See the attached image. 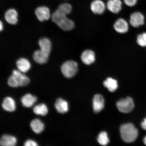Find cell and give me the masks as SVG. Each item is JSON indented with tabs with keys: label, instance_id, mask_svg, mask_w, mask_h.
Wrapping results in <instances>:
<instances>
[{
	"label": "cell",
	"instance_id": "1",
	"mask_svg": "<svg viewBox=\"0 0 146 146\" xmlns=\"http://www.w3.org/2000/svg\"><path fill=\"white\" fill-rule=\"evenodd\" d=\"M67 15L57 9L53 13L52 19L60 28L65 31H69L74 28L75 24L72 20L67 18Z\"/></svg>",
	"mask_w": 146,
	"mask_h": 146
},
{
	"label": "cell",
	"instance_id": "2",
	"mask_svg": "<svg viewBox=\"0 0 146 146\" xmlns=\"http://www.w3.org/2000/svg\"><path fill=\"white\" fill-rule=\"evenodd\" d=\"M120 133L122 139L127 143L134 142L137 138L138 131L131 123H127L120 127Z\"/></svg>",
	"mask_w": 146,
	"mask_h": 146
},
{
	"label": "cell",
	"instance_id": "3",
	"mask_svg": "<svg viewBox=\"0 0 146 146\" xmlns=\"http://www.w3.org/2000/svg\"><path fill=\"white\" fill-rule=\"evenodd\" d=\"M29 78L19 70H14L12 74L9 77L8 84L9 86L13 88L23 87L29 84Z\"/></svg>",
	"mask_w": 146,
	"mask_h": 146
},
{
	"label": "cell",
	"instance_id": "4",
	"mask_svg": "<svg viewBox=\"0 0 146 146\" xmlns=\"http://www.w3.org/2000/svg\"><path fill=\"white\" fill-rule=\"evenodd\" d=\"M61 69L62 74L65 77L68 78H72L78 72V64L73 60H69L62 64Z\"/></svg>",
	"mask_w": 146,
	"mask_h": 146
},
{
	"label": "cell",
	"instance_id": "5",
	"mask_svg": "<svg viewBox=\"0 0 146 146\" xmlns=\"http://www.w3.org/2000/svg\"><path fill=\"white\" fill-rule=\"evenodd\" d=\"M116 105L118 110L123 113L130 112L134 108V101L130 97L119 100L117 103Z\"/></svg>",
	"mask_w": 146,
	"mask_h": 146
},
{
	"label": "cell",
	"instance_id": "6",
	"mask_svg": "<svg viewBox=\"0 0 146 146\" xmlns=\"http://www.w3.org/2000/svg\"><path fill=\"white\" fill-rule=\"evenodd\" d=\"M35 14L38 20L41 22L47 21L51 16L50 9L44 6L38 7L35 10Z\"/></svg>",
	"mask_w": 146,
	"mask_h": 146
},
{
	"label": "cell",
	"instance_id": "7",
	"mask_svg": "<svg viewBox=\"0 0 146 146\" xmlns=\"http://www.w3.org/2000/svg\"><path fill=\"white\" fill-rule=\"evenodd\" d=\"M129 22L134 27H138L143 25L145 23V17L140 12H135L131 15Z\"/></svg>",
	"mask_w": 146,
	"mask_h": 146
},
{
	"label": "cell",
	"instance_id": "8",
	"mask_svg": "<svg viewBox=\"0 0 146 146\" xmlns=\"http://www.w3.org/2000/svg\"><path fill=\"white\" fill-rule=\"evenodd\" d=\"M81 59L82 62L85 64L90 65L95 61V54L92 50H85L82 53Z\"/></svg>",
	"mask_w": 146,
	"mask_h": 146
},
{
	"label": "cell",
	"instance_id": "9",
	"mask_svg": "<svg viewBox=\"0 0 146 146\" xmlns=\"http://www.w3.org/2000/svg\"><path fill=\"white\" fill-rule=\"evenodd\" d=\"M90 8L94 14L100 15L105 12L106 5L101 0H94L91 3Z\"/></svg>",
	"mask_w": 146,
	"mask_h": 146
},
{
	"label": "cell",
	"instance_id": "10",
	"mask_svg": "<svg viewBox=\"0 0 146 146\" xmlns=\"http://www.w3.org/2000/svg\"><path fill=\"white\" fill-rule=\"evenodd\" d=\"M104 99L101 95L96 94L93 99V106L94 112L96 113L101 111L104 107Z\"/></svg>",
	"mask_w": 146,
	"mask_h": 146
},
{
	"label": "cell",
	"instance_id": "11",
	"mask_svg": "<svg viewBox=\"0 0 146 146\" xmlns=\"http://www.w3.org/2000/svg\"><path fill=\"white\" fill-rule=\"evenodd\" d=\"M114 27L117 32L121 34L125 33L128 31V24L123 18H119L115 23Z\"/></svg>",
	"mask_w": 146,
	"mask_h": 146
},
{
	"label": "cell",
	"instance_id": "12",
	"mask_svg": "<svg viewBox=\"0 0 146 146\" xmlns=\"http://www.w3.org/2000/svg\"><path fill=\"white\" fill-rule=\"evenodd\" d=\"M49 55H50L40 50H36L34 52L33 58L36 63L42 64L46 63L48 61Z\"/></svg>",
	"mask_w": 146,
	"mask_h": 146
},
{
	"label": "cell",
	"instance_id": "13",
	"mask_svg": "<svg viewBox=\"0 0 146 146\" xmlns=\"http://www.w3.org/2000/svg\"><path fill=\"white\" fill-rule=\"evenodd\" d=\"M18 13L15 9H9L5 13V20L10 24L15 25L18 22Z\"/></svg>",
	"mask_w": 146,
	"mask_h": 146
},
{
	"label": "cell",
	"instance_id": "14",
	"mask_svg": "<svg viewBox=\"0 0 146 146\" xmlns=\"http://www.w3.org/2000/svg\"><path fill=\"white\" fill-rule=\"evenodd\" d=\"M122 5L120 0H109L107 2V7L110 11L117 14L121 10Z\"/></svg>",
	"mask_w": 146,
	"mask_h": 146
},
{
	"label": "cell",
	"instance_id": "15",
	"mask_svg": "<svg viewBox=\"0 0 146 146\" xmlns=\"http://www.w3.org/2000/svg\"><path fill=\"white\" fill-rule=\"evenodd\" d=\"M16 65L18 70L23 73L28 72L31 67L30 61L25 58H21L18 59L16 62Z\"/></svg>",
	"mask_w": 146,
	"mask_h": 146
},
{
	"label": "cell",
	"instance_id": "16",
	"mask_svg": "<svg viewBox=\"0 0 146 146\" xmlns=\"http://www.w3.org/2000/svg\"><path fill=\"white\" fill-rule=\"evenodd\" d=\"M2 107L5 110L8 112H13L16 109L15 102L12 98L7 97L3 100Z\"/></svg>",
	"mask_w": 146,
	"mask_h": 146
},
{
	"label": "cell",
	"instance_id": "17",
	"mask_svg": "<svg viewBox=\"0 0 146 146\" xmlns=\"http://www.w3.org/2000/svg\"><path fill=\"white\" fill-rule=\"evenodd\" d=\"M37 98L30 94H25L22 97L21 101L23 106L30 108L37 101Z\"/></svg>",
	"mask_w": 146,
	"mask_h": 146
},
{
	"label": "cell",
	"instance_id": "18",
	"mask_svg": "<svg viewBox=\"0 0 146 146\" xmlns=\"http://www.w3.org/2000/svg\"><path fill=\"white\" fill-rule=\"evenodd\" d=\"M17 143V139L15 137L10 135L5 134L1 137L0 145L3 146H14Z\"/></svg>",
	"mask_w": 146,
	"mask_h": 146
},
{
	"label": "cell",
	"instance_id": "19",
	"mask_svg": "<svg viewBox=\"0 0 146 146\" xmlns=\"http://www.w3.org/2000/svg\"><path fill=\"white\" fill-rule=\"evenodd\" d=\"M38 44L40 50L47 54H50L52 50V43L50 39L47 38H43L39 40Z\"/></svg>",
	"mask_w": 146,
	"mask_h": 146
},
{
	"label": "cell",
	"instance_id": "20",
	"mask_svg": "<svg viewBox=\"0 0 146 146\" xmlns=\"http://www.w3.org/2000/svg\"><path fill=\"white\" fill-rule=\"evenodd\" d=\"M55 107L58 112L60 113H64L68 111V103L61 98H59L56 100Z\"/></svg>",
	"mask_w": 146,
	"mask_h": 146
},
{
	"label": "cell",
	"instance_id": "21",
	"mask_svg": "<svg viewBox=\"0 0 146 146\" xmlns=\"http://www.w3.org/2000/svg\"><path fill=\"white\" fill-rule=\"evenodd\" d=\"M30 126L32 130L37 134L42 132L44 128V124L39 119L32 120L31 122Z\"/></svg>",
	"mask_w": 146,
	"mask_h": 146
},
{
	"label": "cell",
	"instance_id": "22",
	"mask_svg": "<svg viewBox=\"0 0 146 146\" xmlns=\"http://www.w3.org/2000/svg\"><path fill=\"white\" fill-rule=\"evenodd\" d=\"M104 85L111 92H114L118 88V83L116 80L108 78L103 83Z\"/></svg>",
	"mask_w": 146,
	"mask_h": 146
},
{
	"label": "cell",
	"instance_id": "23",
	"mask_svg": "<svg viewBox=\"0 0 146 146\" xmlns=\"http://www.w3.org/2000/svg\"><path fill=\"white\" fill-rule=\"evenodd\" d=\"M34 113L39 115L45 116L48 112V109L44 104H41L35 106L33 109Z\"/></svg>",
	"mask_w": 146,
	"mask_h": 146
},
{
	"label": "cell",
	"instance_id": "24",
	"mask_svg": "<svg viewBox=\"0 0 146 146\" xmlns=\"http://www.w3.org/2000/svg\"><path fill=\"white\" fill-rule=\"evenodd\" d=\"M98 141L100 145H107L109 143V140L107 133L105 132L100 133L98 138Z\"/></svg>",
	"mask_w": 146,
	"mask_h": 146
},
{
	"label": "cell",
	"instance_id": "25",
	"mask_svg": "<svg viewBox=\"0 0 146 146\" xmlns=\"http://www.w3.org/2000/svg\"><path fill=\"white\" fill-rule=\"evenodd\" d=\"M60 11L67 15L70 14L72 11V7L69 3H64L60 4L57 9Z\"/></svg>",
	"mask_w": 146,
	"mask_h": 146
},
{
	"label": "cell",
	"instance_id": "26",
	"mask_svg": "<svg viewBox=\"0 0 146 146\" xmlns=\"http://www.w3.org/2000/svg\"><path fill=\"white\" fill-rule=\"evenodd\" d=\"M137 42L140 46L143 47L146 46V32L143 33L138 35Z\"/></svg>",
	"mask_w": 146,
	"mask_h": 146
},
{
	"label": "cell",
	"instance_id": "27",
	"mask_svg": "<svg viewBox=\"0 0 146 146\" xmlns=\"http://www.w3.org/2000/svg\"><path fill=\"white\" fill-rule=\"evenodd\" d=\"M24 145L25 146H37L38 145L36 142L32 140H28L25 142Z\"/></svg>",
	"mask_w": 146,
	"mask_h": 146
},
{
	"label": "cell",
	"instance_id": "28",
	"mask_svg": "<svg viewBox=\"0 0 146 146\" xmlns=\"http://www.w3.org/2000/svg\"><path fill=\"white\" fill-rule=\"evenodd\" d=\"M137 0H124L125 4L129 7H133L136 4Z\"/></svg>",
	"mask_w": 146,
	"mask_h": 146
},
{
	"label": "cell",
	"instance_id": "29",
	"mask_svg": "<svg viewBox=\"0 0 146 146\" xmlns=\"http://www.w3.org/2000/svg\"><path fill=\"white\" fill-rule=\"evenodd\" d=\"M141 126L143 129L146 130V117L144 119L143 121L142 122Z\"/></svg>",
	"mask_w": 146,
	"mask_h": 146
},
{
	"label": "cell",
	"instance_id": "30",
	"mask_svg": "<svg viewBox=\"0 0 146 146\" xmlns=\"http://www.w3.org/2000/svg\"><path fill=\"white\" fill-rule=\"evenodd\" d=\"M3 24L1 21L0 22V30L1 31L3 30Z\"/></svg>",
	"mask_w": 146,
	"mask_h": 146
},
{
	"label": "cell",
	"instance_id": "31",
	"mask_svg": "<svg viewBox=\"0 0 146 146\" xmlns=\"http://www.w3.org/2000/svg\"><path fill=\"white\" fill-rule=\"evenodd\" d=\"M143 142L145 145H146V135L143 139Z\"/></svg>",
	"mask_w": 146,
	"mask_h": 146
}]
</instances>
